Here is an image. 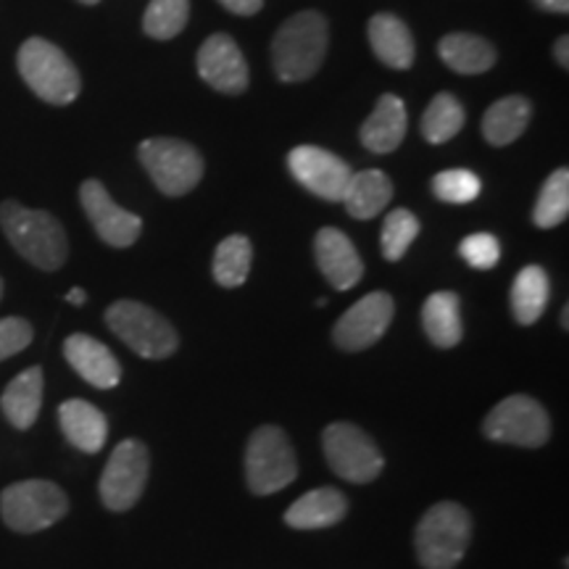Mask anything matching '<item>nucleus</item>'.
<instances>
[{
    "instance_id": "obj_6",
    "label": "nucleus",
    "mask_w": 569,
    "mask_h": 569,
    "mask_svg": "<svg viewBox=\"0 0 569 569\" xmlns=\"http://www.w3.org/2000/svg\"><path fill=\"white\" fill-rule=\"evenodd\" d=\"M69 498L51 480H21L0 493V517L13 532H40L67 517Z\"/></svg>"
},
{
    "instance_id": "obj_15",
    "label": "nucleus",
    "mask_w": 569,
    "mask_h": 569,
    "mask_svg": "<svg viewBox=\"0 0 569 569\" xmlns=\"http://www.w3.org/2000/svg\"><path fill=\"white\" fill-rule=\"evenodd\" d=\"M198 74L213 90L238 96L248 88V63L230 34H211L198 51Z\"/></svg>"
},
{
    "instance_id": "obj_39",
    "label": "nucleus",
    "mask_w": 569,
    "mask_h": 569,
    "mask_svg": "<svg viewBox=\"0 0 569 569\" xmlns=\"http://www.w3.org/2000/svg\"><path fill=\"white\" fill-rule=\"evenodd\" d=\"M67 301L74 303V306H82L84 301H88V293H84L82 288H71L67 293Z\"/></svg>"
},
{
    "instance_id": "obj_9",
    "label": "nucleus",
    "mask_w": 569,
    "mask_h": 569,
    "mask_svg": "<svg viewBox=\"0 0 569 569\" xmlns=\"http://www.w3.org/2000/svg\"><path fill=\"white\" fill-rule=\"evenodd\" d=\"M322 446L332 472L348 482H356V486L372 482L386 467V459H382L375 440L351 422H332L327 427Z\"/></svg>"
},
{
    "instance_id": "obj_38",
    "label": "nucleus",
    "mask_w": 569,
    "mask_h": 569,
    "mask_svg": "<svg viewBox=\"0 0 569 569\" xmlns=\"http://www.w3.org/2000/svg\"><path fill=\"white\" fill-rule=\"evenodd\" d=\"M532 3L549 13H567L569 11V0H532Z\"/></svg>"
},
{
    "instance_id": "obj_1",
    "label": "nucleus",
    "mask_w": 569,
    "mask_h": 569,
    "mask_svg": "<svg viewBox=\"0 0 569 569\" xmlns=\"http://www.w3.org/2000/svg\"><path fill=\"white\" fill-rule=\"evenodd\" d=\"M0 227L9 243L24 256L32 267L42 272H56L67 264L69 240L67 230L53 213L40 209H27L17 201L0 203Z\"/></svg>"
},
{
    "instance_id": "obj_27",
    "label": "nucleus",
    "mask_w": 569,
    "mask_h": 569,
    "mask_svg": "<svg viewBox=\"0 0 569 569\" xmlns=\"http://www.w3.org/2000/svg\"><path fill=\"white\" fill-rule=\"evenodd\" d=\"M551 296L549 274L540 267H525L511 284V311L519 325H536L543 317Z\"/></svg>"
},
{
    "instance_id": "obj_3",
    "label": "nucleus",
    "mask_w": 569,
    "mask_h": 569,
    "mask_svg": "<svg viewBox=\"0 0 569 569\" xmlns=\"http://www.w3.org/2000/svg\"><path fill=\"white\" fill-rule=\"evenodd\" d=\"M21 80L27 82L40 101L51 106H69L82 90V77L74 61L46 38H30L21 42L17 53Z\"/></svg>"
},
{
    "instance_id": "obj_4",
    "label": "nucleus",
    "mask_w": 569,
    "mask_h": 569,
    "mask_svg": "<svg viewBox=\"0 0 569 569\" xmlns=\"http://www.w3.org/2000/svg\"><path fill=\"white\" fill-rule=\"evenodd\" d=\"M472 540V517L457 501H440L425 511L415 532L417 559L425 569H453Z\"/></svg>"
},
{
    "instance_id": "obj_26",
    "label": "nucleus",
    "mask_w": 569,
    "mask_h": 569,
    "mask_svg": "<svg viewBox=\"0 0 569 569\" xmlns=\"http://www.w3.org/2000/svg\"><path fill=\"white\" fill-rule=\"evenodd\" d=\"M422 327L425 336L432 346L453 348L461 343V317H459V296L451 290L432 293L422 306Z\"/></svg>"
},
{
    "instance_id": "obj_33",
    "label": "nucleus",
    "mask_w": 569,
    "mask_h": 569,
    "mask_svg": "<svg viewBox=\"0 0 569 569\" xmlns=\"http://www.w3.org/2000/svg\"><path fill=\"white\" fill-rule=\"evenodd\" d=\"M482 182L480 177L469 169H448L432 177V193H436L443 203L465 206L472 203L480 196Z\"/></svg>"
},
{
    "instance_id": "obj_25",
    "label": "nucleus",
    "mask_w": 569,
    "mask_h": 569,
    "mask_svg": "<svg viewBox=\"0 0 569 569\" xmlns=\"http://www.w3.org/2000/svg\"><path fill=\"white\" fill-rule=\"evenodd\" d=\"M532 119V106L528 98L522 96H509L496 101L482 117V134L490 146L503 148L511 146L519 134L528 130Z\"/></svg>"
},
{
    "instance_id": "obj_32",
    "label": "nucleus",
    "mask_w": 569,
    "mask_h": 569,
    "mask_svg": "<svg viewBox=\"0 0 569 569\" xmlns=\"http://www.w3.org/2000/svg\"><path fill=\"white\" fill-rule=\"evenodd\" d=\"M419 234V219L409 209H393L382 224V256L388 261H401L409 246L415 243Z\"/></svg>"
},
{
    "instance_id": "obj_17",
    "label": "nucleus",
    "mask_w": 569,
    "mask_h": 569,
    "mask_svg": "<svg viewBox=\"0 0 569 569\" xmlns=\"http://www.w3.org/2000/svg\"><path fill=\"white\" fill-rule=\"evenodd\" d=\"M63 356H67L69 367L82 377L84 382H90L92 388L111 390L122 380V367H119L117 356L111 353L109 346H103L101 340L74 332L63 340Z\"/></svg>"
},
{
    "instance_id": "obj_37",
    "label": "nucleus",
    "mask_w": 569,
    "mask_h": 569,
    "mask_svg": "<svg viewBox=\"0 0 569 569\" xmlns=\"http://www.w3.org/2000/svg\"><path fill=\"white\" fill-rule=\"evenodd\" d=\"M553 59H557L561 69H569V38L567 34H561V38L557 40V46H553Z\"/></svg>"
},
{
    "instance_id": "obj_8",
    "label": "nucleus",
    "mask_w": 569,
    "mask_h": 569,
    "mask_svg": "<svg viewBox=\"0 0 569 569\" xmlns=\"http://www.w3.org/2000/svg\"><path fill=\"white\" fill-rule=\"evenodd\" d=\"M140 163L151 174L163 196H188L201 182L203 159L190 142L177 138L142 140L138 148Z\"/></svg>"
},
{
    "instance_id": "obj_16",
    "label": "nucleus",
    "mask_w": 569,
    "mask_h": 569,
    "mask_svg": "<svg viewBox=\"0 0 569 569\" xmlns=\"http://www.w3.org/2000/svg\"><path fill=\"white\" fill-rule=\"evenodd\" d=\"M315 256L319 272L336 290H351L365 277V261H361L356 246L338 227H322L315 238Z\"/></svg>"
},
{
    "instance_id": "obj_19",
    "label": "nucleus",
    "mask_w": 569,
    "mask_h": 569,
    "mask_svg": "<svg viewBox=\"0 0 569 569\" xmlns=\"http://www.w3.org/2000/svg\"><path fill=\"white\" fill-rule=\"evenodd\" d=\"M407 103L398 96H382L377 101L375 111L369 113V119L361 124V142L372 153H393L407 138Z\"/></svg>"
},
{
    "instance_id": "obj_29",
    "label": "nucleus",
    "mask_w": 569,
    "mask_h": 569,
    "mask_svg": "<svg viewBox=\"0 0 569 569\" xmlns=\"http://www.w3.org/2000/svg\"><path fill=\"white\" fill-rule=\"evenodd\" d=\"M253 248L246 234H230L217 246L213 253V280L222 288H240L251 272Z\"/></svg>"
},
{
    "instance_id": "obj_10",
    "label": "nucleus",
    "mask_w": 569,
    "mask_h": 569,
    "mask_svg": "<svg viewBox=\"0 0 569 569\" xmlns=\"http://www.w3.org/2000/svg\"><path fill=\"white\" fill-rule=\"evenodd\" d=\"M482 436L496 443L540 448L551 438V419L536 398L530 396H509L490 409L482 422Z\"/></svg>"
},
{
    "instance_id": "obj_14",
    "label": "nucleus",
    "mask_w": 569,
    "mask_h": 569,
    "mask_svg": "<svg viewBox=\"0 0 569 569\" xmlns=\"http://www.w3.org/2000/svg\"><path fill=\"white\" fill-rule=\"evenodd\" d=\"M80 201L82 209L88 213L90 224L96 227L98 238L111 248H130L142 232V219L138 213L122 209L119 203H113L109 190L103 188V182L98 180H84L80 188Z\"/></svg>"
},
{
    "instance_id": "obj_18",
    "label": "nucleus",
    "mask_w": 569,
    "mask_h": 569,
    "mask_svg": "<svg viewBox=\"0 0 569 569\" xmlns=\"http://www.w3.org/2000/svg\"><path fill=\"white\" fill-rule=\"evenodd\" d=\"M59 425L63 438L84 453H98L109 438V419L84 398H71L59 407Z\"/></svg>"
},
{
    "instance_id": "obj_40",
    "label": "nucleus",
    "mask_w": 569,
    "mask_h": 569,
    "mask_svg": "<svg viewBox=\"0 0 569 569\" xmlns=\"http://www.w3.org/2000/svg\"><path fill=\"white\" fill-rule=\"evenodd\" d=\"M561 327H565V330L569 327V309H567V306L561 309Z\"/></svg>"
},
{
    "instance_id": "obj_2",
    "label": "nucleus",
    "mask_w": 569,
    "mask_h": 569,
    "mask_svg": "<svg viewBox=\"0 0 569 569\" xmlns=\"http://www.w3.org/2000/svg\"><path fill=\"white\" fill-rule=\"evenodd\" d=\"M327 19L319 11H301L277 30L272 63L282 82H306L317 74L327 56Z\"/></svg>"
},
{
    "instance_id": "obj_28",
    "label": "nucleus",
    "mask_w": 569,
    "mask_h": 569,
    "mask_svg": "<svg viewBox=\"0 0 569 569\" xmlns=\"http://www.w3.org/2000/svg\"><path fill=\"white\" fill-rule=\"evenodd\" d=\"M467 122V113L461 109V103L451 92H438L432 98V103L427 106L422 117V138L432 146H443V142L453 140L461 132V127Z\"/></svg>"
},
{
    "instance_id": "obj_30",
    "label": "nucleus",
    "mask_w": 569,
    "mask_h": 569,
    "mask_svg": "<svg viewBox=\"0 0 569 569\" xmlns=\"http://www.w3.org/2000/svg\"><path fill=\"white\" fill-rule=\"evenodd\" d=\"M569 213V172L567 169H557L549 180H546L543 190H540L536 211H532V222L540 230H553L567 219Z\"/></svg>"
},
{
    "instance_id": "obj_35",
    "label": "nucleus",
    "mask_w": 569,
    "mask_h": 569,
    "mask_svg": "<svg viewBox=\"0 0 569 569\" xmlns=\"http://www.w3.org/2000/svg\"><path fill=\"white\" fill-rule=\"evenodd\" d=\"M32 343V325L21 317L0 319V361L11 359Z\"/></svg>"
},
{
    "instance_id": "obj_34",
    "label": "nucleus",
    "mask_w": 569,
    "mask_h": 569,
    "mask_svg": "<svg viewBox=\"0 0 569 569\" xmlns=\"http://www.w3.org/2000/svg\"><path fill=\"white\" fill-rule=\"evenodd\" d=\"M459 253L469 267L486 272V269H493L498 264V259H501V243H498L496 234L475 232L461 240Z\"/></svg>"
},
{
    "instance_id": "obj_24",
    "label": "nucleus",
    "mask_w": 569,
    "mask_h": 569,
    "mask_svg": "<svg viewBox=\"0 0 569 569\" xmlns=\"http://www.w3.org/2000/svg\"><path fill=\"white\" fill-rule=\"evenodd\" d=\"M438 53L448 69L459 71V74H482V71L493 69L496 48L486 38L469 32L446 34L438 42Z\"/></svg>"
},
{
    "instance_id": "obj_23",
    "label": "nucleus",
    "mask_w": 569,
    "mask_h": 569,
    "mask_svg": "<svg viewBox=\"0 0 569 569\" xmlns=\"http://www.w3.org/2000/svg\"><path fill=\"white\" fill-rule=\"evenodd\" d=\"M390 198H393V182L388 180V174L380 169H365L351 174L343 203L353 219H375L388 209Z\"/></svg>"
},
{
    "instance_id": "obj_12",
    "label": "nucleus",
    "mask_w": 569,
    "mask_h": 569,
    "mask_svg": "<svg viewBox=\"0 0 569 569\" xmlns=\"http://www.w3.org/2000/svg\"><path fill=\"white\" fill-rule=\"evenodd\" d=\"M393 298L382 290H375L356 301L343 317L332 327V340L343 351H365V348L375 346L377 340L388 332L390 322H393Z\"/></svg>"
},
{
    "instance_id": "obj_22",
    "label": "nucleus",
    "mask_w": 569,
    "mask_h": 569,
    "mask_svg": "<svg viewBox=\"0 0 569 569\" xmlns=\"http://www.w3.org/2000/svg\"><path fill=\"white\" fill-rule=\"evenodd\" d=\"M42 388H46V377H42L40 367H30L19 372L6 386L3 396H0V409L9 422L17 430H30L38 422L40 407H42Z\"/></svg>"
},
{
    "instance_id": "obj_31",
    "label": "nucleus",
    "mask_w": 569,
    "mask_h": 569,
    "mask_svg": "<svg viewBox=\"0 0 569 569\" xmlns=\"http://www.w3.org/2000/svg\"><path fill=\"white\" fill-rule=\"evenodd\" d=\"M190 19V0H151L142 17V30L153 40H172Z\"/></svg>"
},
{
    "instance_id": "obj_11",
    "label": "nucleus",
    "mask_w": 569,
    "mask_h": 569,
    "mask_svg": "<svg viewBox=\"0 0 569 569\" xmlns=\"http://www.w3.org/2000/svg\"><path fill=\"white\" fill-rule=\"evenodd\" d=\"M148 472H151V453L146 443L134 438L122 440L106 461L101 486H98L103 507L111 511L132 509L146 490Z\"/></svg>"
},
{
    "instance_id": "obj_42",
    "label": "nucleus",
    "mask_w": 569,
    "mask_h": 569,
    "mask_svg": "<svg viewBox=\"0 0 569 569\" xmlns=\"http://www.w3.org/2000/svg\"><path fill=\"white\" fill-rule=\"evenodd\" d=\"M0 298H3V280H0Z\"/></svg>"
},
{
    "instance_id": "obj_36",
    "label": "nucleus",
    "mask_w": 569,
    "mask_h": 569,
    "mask_svg": "<svg viewBox=\"0 0 569 569\" xmlns=\"http://www.w3.org/2000/svg\"><path fill=\"white\" fill-rule=\"evenodd\" d=\"M227 11L234 13V17H253V13L261 11L264 0H219Z\"/></svg>"
},
{
    "instance_id": "obj_7",
    "label": "nucleus",
    "mask_w": 569,
    "mask_h": 569,
    "mask_svg": "<svg viewBox=\"0 0 569 569\" xmlns=\"http://www.w3.org/2000/svg\"><path fill=\"white\" fill-rule=\"evenodd\" d=\"M298 478L293 446L280 427L264 425L253 430L246 448V480L256 496H272Z\"/></svg>"
},
{
    "instance_id": "obj_20",
    "label": "nucleus",
    "mask_w": 569,
    "mask_h": 569,
    "mask_svg": "<svg viewBox=\"0 0 569 569\" xmlns=\"http://www.w3.org/2000/svg\"><path fill=\"white\" fill-rule=\"evenodd\" d=\"M348 515V501L338 488H317L303 493L284 511V525L293 530H325Z\"/></svg>"
},
{
    "instance_id": "obj_5",
    "label": "nucleus",
    "mask_w": 569,
    "mask_h": 569,
    "mask_svg": "<svg viewBox=\"0 0 569 569\" xmlns=\"http://www.w3.org/2000/svg\"><path fill=\"white\" fill-rule=\"evenodd\" d=\"M106 325L142 359H169L180 348V336L159 311L140 301H117L106 309Z\"/></svg>"
},
{
    "instance_id": "obj_13",
    "label": "nucleus",
    "mask_w": 569,
    "mask_h": 569,
    "mask_svg": "<svg viewBox=\"0 0 569 569\" xmlns=\"http://www.w3.org/2000/svg\"><path fill=\"white\" fill-rule=\"evenodd\" d=\"M288 167L301 188L325 201H343V193L351 180V167L340 156L317 146H298L288 153Z\"/></svg>"
},
{
    "instance_id": "obj_21",
    "label": "nucleus",
    "mask_w": 569,
    "mask_h": 569,
    "mask_svg": "<svg viewBox=\"0 0 569 569\" xmlns=\"http://www.w3.org/2000/svg\"><path fill=\"white\" fill-rule=\"evenodd\" d=\"M369 46L377 59L390 69H409L415 63V38L409 27L393 13H377L367 27Z\"/></svg>"
},
{
    "instance_id": "obj_41",
    "label": "nucleus",
    "mask_w": 569,
    "mask_h": 569,
    "mask_svg": "<svg viewBox=\"0 0 569 569\" xmlns=\"http://www.w3.org/2000/svg\"><path fill=\"white\" fill-rule=\"evenodd\" d=\"M80 3H84V6H96V3H101V0H80Z\"/></svg>"
}]
</instances>
